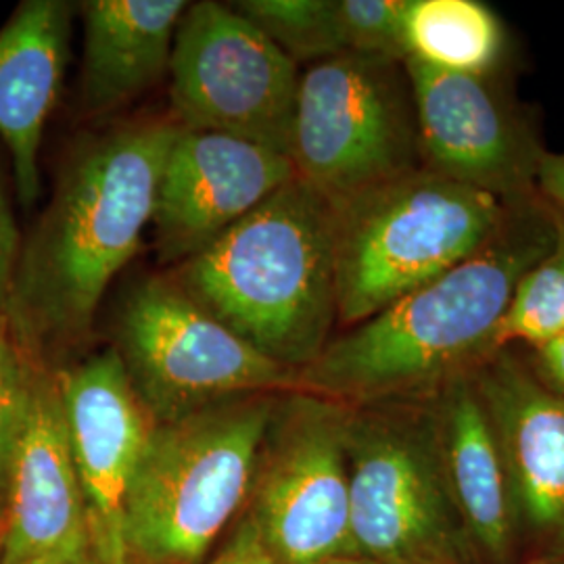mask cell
<instances>
[{"instance_id":"obj_10","label":"cell","mask_w":564,"mask_h":564,"mask_svg":"<svg viewBox=\"0 0 564 564\" xmlns=\"http://www.w3.org/2000/svg\"><path fill=\"white\" fill-rule=\"evenodd\" d=\"M181 128L216 132L289 155L302 74L232 4H188L170 59Z\"/></svg>"},{"instance_id":"obj_26","label":"cell","mask_w":564,"mask_h":564,"mask_svg":"<svg viewBox=\"0 0 564 564\" xmlns=\"http://www.w3.org/2000/svg\"><path fill=\"white\" fill-rule=\"evenodd\" d=\"M538 195L545 205L564 212V151H545L538 172Z\"/></svg>"},{"instance_id":"obj_5","label":"cell","mask_w":564,"mask_h":564,"mask_svg":"<svg viewBox=\"0 0 564 564\" xmlns=\"http://www.w3.org/2000/svg\"><path fill=\"white\" fill-rule=\"evenodd\" d=\"M512 207L426 167L333 205L339 324L364 323L468 260Z\"/></svg>"},{"instance_id":"obj_31","label":"cell","mask_w":564,"mask_h":564,"mask_svg":"<svg viewBox=\"0 0 564 564\" xmlns=\"http://www.w3.org/2000/svg\"><path fill=\"white\" fill-rule=\"evenodd\" d=\"M561 564H564V563H561Z\"/></svg>"},{"instance_id":"obj_9","label":"cell","mask_w":564,"mask_h":564,"mask_svg":"<svg viewBox=\"0 0 564 564\" xmlns=\"http://www.w3.org/2000/svg\"><path fill=\"white\" fill-rule=\"evenodd\" d=\"M347 416V405L297 389L274 402L251 485V524L274 563L360 558L349 521Z\"/></svg>"},{"instance_id":"obj_28","label":"cell","mask_w":564,"mask_h":564,"mask_svg":"<svg viewBox=\"0 0 564 564\" xmlns=\"http://www.w3.org/2000/svg\"><path fill=\"white\" fill-rule=\"evenodd\" d=\"M265 564H279V563H274V561H272V558H268V561H265ZM323 564H375V563H370V561H366V558H339V561H328V563H323Z\"/></svg>"},{"instance_id":"obj_20","label":"cell","mask_w":564,"mask_h":564,"mask_svg":"<svg viewBox=\"0 0 564 564\" xmlns=\"http://www.w3.org/2000/svg\"><path fill=\"white\" fill-rule=\"evenodd\" d=\"M550 212L554 237L517 284L496 333L498 349L533 347L564 333V212Z\"/></svg>"},{"instance_id":"obj_6","label":"cell","mask_w":564,"mask_h":564,"mask_svg":"<svg viewBox=\"0 0 564 564\" xmlns=\"http://www.w3.org/2000/svg\"><path fill=\"white\" fill-rule=\"evenodd\" d=\"M351 538L375 564H466L431 400L349 408L345 429Z\"/></svg>"},{"instance_id":"obj_13","label":"cell","mask_w":564,"mask_h":564,"mask_svg":"<svg viewBox=\"0 0 564 564\" xmlns=\"http://www.w3.org/2000/svg\"><path fill=\"white\" fill-rule=\"evenodd\" d=\"M0 564L97 561L80 477L72 456L57 372L42 366L15 445Z\"/></svg>"},{"instance_id":"obj_3","label":"cell","mask_w":564,"mask_h":564,"mask_svg":"<svg viewBox=\"0 0 564 564\" xmlns=\"http://www.w3.org/2000/svg\"><path fill=\"white\" fill-rule=\"evenodd\" d=\"M172 279L239 339L297 375L339 324L333 205L295 176Z\"/></svg>"},{"instance_id":"obj_14","label":"cell","mask_w":564,"mask_h":564,"mask_svg":"<svg viewBox=\"0 0 564 564\" xmlns=\"http://www.w3.org/2000/svg\"><path fill=\"white\" fill-rule=\"evenodd\" d=\"M289 155L216 132L178 128L153 212L160 262L182 263L295 178Z\"/></svg>"},{"instance_id":"obj_4","label":"cell","mask_w":564,"mask_h":564,"mask_svg":"<svg viewBox=\"0 0 564 564\" xmlns=\"http://www.w3.org/2000/svg\"><path fill=\"white\" fill-rule=\"evenodd\" d=\"M274 402L239 395L155 423L126 500L128 558L202 563L251 494Z\"/></svg>"},{"instance_id":"obj_7","label":"cell","mask_w":564,"mask_h":564,"mask_svg":"<svg viewBox=\"0 0 564 564\" xmlns=\"http://www.w3.org/2000/svg\"><path fill=\"white\" fill-rule=\"evenodd\" d=\"M289 158L330 205L423 167L400 61L337 55L302 74Z\"/></svg>"},{"instance_id":"obj_17","label":"cell","mask_w":564,"mask_h":564,"mask_svg":"<svg viewBox=\"0 0 564 564\" xmlns=\"http://www.w3.org/2000/svg\"><path fill=\"white\" fill-rule=\"evenodd\" d=\"M445 481L473 550L505 561L512 547L517 510L502 447L470 372L431 398Z\"/></svg>"},{"instance_id":"obj_11","label":"cell","mask_w":564,"mask_h":564,"mask_svg":"<svg viewBox=\"0 0 564 564\" xmlns=\"http://www.w3.org/2000/svg\"><path fill=\"white\" fill-rule=\"evenodd\" d=\"M423 167L508 205L540 199L545 149L496 76H466L405 59Z\"/></svg>"},{"instance_id":"obj_24","label":"cell","mask_w":564,"mask_h":564,"mask_svg":"<svg viewBox=\"0 0 564 564\" xmlns=\"http://www.w3.org/2000/svg\"><path fill=\"white\" fill-rule=\"evenodd\" d=\"M20 253V235L11 209L0 193V316H4L9 307Z\"/></svg>"},{"instance_id":"obj_21","label":"cell","mask_w":564,"mask_h":564,"mask_svg":"<svg viewBox=\"0 0 564 564\" xmlns=\"http://www.w3.org/2000/svg\"><path fill=\"white\" fill-rule=\"evenodd\" d=\"M232 9L295 63L345 55L337 0H241Z\"/></svg>"},{"instance_id":"obj_15","label":"cell","mask_w":564,"mask_h":564,"mask_svg":"<svg viewBox=\"0 0 564 564\" xmlns=\"http://www.w3.org/2000/svg\"><path fill=\"white\" fill-rule=\"evenodd\" d=\"M470 377L502 447L517 514L564 540V393L540 381L517 347L494 351Z\"/></svg>"},{"instance_id":"obj_16","label":"cell","mask_w":564,"mask_h":564,"mask_svg":"<svg viewBox=\"0 0 564 564\" xmlns=\"http://www.w3.org/2000/svg\"><path fill=\"white\" fill-rule=\"evenodd\" d=\"M69 23L67 2L25 0L0 28V139L25 207L41 195L39 153L65 76Z\"/></svg>"},{"instance_id":"obj_29","label":"cell","mask_w":564,"mask_h":564,"mask_svg":"<svg viewBox=\"0 0 564 564\" xmlns=\"http://www.w3.org/2000/svg\"><path fill=\"white\" fill-rule=\"evenodd\" d=\"M90 564H101V563H99V561H95V563H90Z\"/></svg>"},{"instance_id":"obj_12","label":"cell","mask_w":564,"mask_h":564,"mask_svg":"<svg viewBox=\"0 0 564 564\" xmlns=\"http://www.w3.org/2000/svg\"><path fill=\"white\" fill-rule=\"evenodd\" d=\"M72 456L101 564H128L126 500L155 426L116 347L57 372Z\"/></svg>"},{"instance_id":"obj_18","label":"cell","mask_w":564,"mask_h":564,"mask_svg":"<svg viewBox=\"0 0 564 564\" xmlns=\"http://www.w3.org/2000/svg\"><path fill=\"white\" fill-rule=\"evenodd\" d=\"M184 0H88L82 4V109L109 113L170 72Z\"/></svg>"},{"instance_id":"obj_23","label":"cell","mask_w":564,"mask_h":564,"mask_svg":"<svg viewBox=\"0 0 564 564\" xmlns=\"http://www.w3.org/2000/svg\"><path fill=\"white\" fill-rule=\"evenodd\" d=\"M345 55L375 59H408V0H337Z\"/></svg>"},{"instance_id":"obj_1","label":"cell","mask_w":564,"mask_h":564,"mask_svg":"<svg viewBox=\"0 0 564 564\" xmlns=\"http://www.w3.org/2000/svg\"><path fill=\"white\" fill-rule=\"evenodd\" d=\"M554 237L542 199L512 207L468 260L330 339L295 389L347 408L426 400L498 351L496 333L524 272Z\"/></svg>"},{"instance_id":"obj_8","label":"cell","mask_w":564,"mask_h":564,"mask_svg":"<svg viewBox=\"0 0 564 564\" xmlns=\"http://www.w3.org/2000/svg\"><path fill=\"white\" fill-rule=\"evenodd\" d=\"M116 349L155 423L239 395L295 389L293 370L239 339L174 279H149L128 295Z\"/></svg>"},{"instance_id":"obj_27","label":"cell","mask_w":564,"mask_h":564,"mask_svg":"<svg viewBox=\"0 0 564 564\" xmlns=\"http://www.w3.org/2000/svg\"><path fill=\"white\" fill-rule=\"evenodd\" d=\"M268 558L270 556L263 550L258 531L249 521L242 524L241 531L235 535V540L228 544L214 564H265Z\"/></svg>"},{"instance_id":"obj_30","label":"cell","mask_w":564,"mask_h":564,"mask_svg":"<svg viewBox=\"0 0 564 564\" xmlns=\"http://www.w3.org/2000/svg\"><path fill=\"white\" fill-rule=\"evenodd\" d=\"M0 538H2V529H0Z\"/></svg>"},{"instance_id":"obj_25","label":"cell","mask_w":564,"mask_h":564,"mask_svg":"<svg viewBox=\"0 0 564 564\" xmlns=\"http://www.w3.org/2000/svg\"><path fill=\"white\" fill-rule=\"evenodd\" d=\"M524 349L527 364L538 375V379L554 391L564 393V333Z\"/></svg>"},{"instance_id":"obj_22","label":"cell","mask_w":564,"mask_h":564,"mask_svg":"<svg viewBox=\"0 0 564 564\" xmlns=\"http://www.w3.org/2000/svg\"><path fill=\"white\" fill-rule=\"evenodd\" d=\"M41 368L7 314L0 316V508L7 505L11 463Z\"/></svg>"},{"instance_id":"obj_2","label":"cell","mask_w":564,"mask_h":564,"mask_svg":"<svg viewBox=\"0 0 564 564\" xmlns=\"http://www.w3.org/2000/svg\"><path fill=\"white\" fill-rule=\"evenodd\" d=\"M176 121L142 118L82 144L21 249L7 318L44 366L90 333L99 303L153 220Z\"/></svg>"},{"instance_id":"obj_19","label":"cell","mask_w":564,"mask_h":564,"mask_svg":"<svg viewBox=\"0 0 564 564\" xmlns=\"http://www.w3.org/2000/svg\"><path fill=\"white\" fill-rule=\"evenodd\" d=\"M408 59L435 69L496 76L508 53L502 18L481 0H408Z\"/></svg>"}]
</instances>
